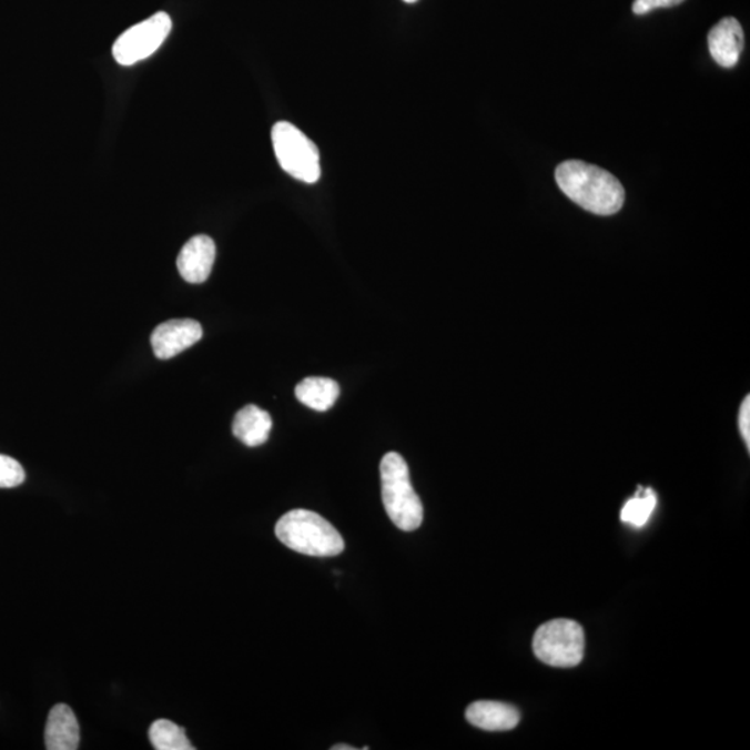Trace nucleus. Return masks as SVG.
<instances>
[{
    "label": "nucleus",
    "instance_id": "aec40b11",
    "mask_svg": "<svg viewBox=\"0 0 750 750\" xmlns=\"http://www.w3.org/2000/svg\"><path fill=\"white\" fill-rule=\"evenodd\" d=\"M404 2H406V3H416L417 0H404Z\"/></svg>",
    "mask_w": 750,
    "mask_h": 750
},
{
    "label": "nucleus",
    "instance_id": "20e7f679",
    "mask_svg": "<svg viewBox=\"0 0 750 750\" xmlns=\"http://www.w3.org/2000/svg\"><path fill=\"white\" fill-rule=\"evenodd\" d=\"M272 141L281 169L294 179L316 184L322 176L318 149L312 140L288 121L273 126Z\"/></svg>",
    "mask_w": 750,
    "mask_h": 750
},
{
    "label": "nucleus",
    "instance_id": "39448f33",
    "mask_svg": "<svg viewBox=\"0 0 750 750\" xmlns=\"http://www.w3.org/2000/svg\"><path fill=\"white\" fill-rule=\"evenodd\" d=\"M533 649L543 663L567 669L581 663L586 652V636L576 621L551 620L535 632Z\"/></svg>",
    "mask_w": 750,
    "mask_h": 750
},
{
    "label": "nucleus",
    "instance_id": "9b49d317",
    "mask_svg": "<svg viewBox=\"0 0 750 750\" xmlns=\"http://www.w3.org/2000/svg\"><path fill=\"white\" fill-rule=\"evenodd\" d=\"M45 743L48 750H75L79 748V720L68 705H57L49 711Z\"/></svg>",
    "mask_w": 750,
    "mask_h": 750
},
{
    "label": "nucleus",
    "instance_id": "7ed1b4c3",
    "mask_svg": "<svg viewBox=\"0 0 750 750\" xmlns=\"http://www.w3.org/2000/svg\"><path fill=\"white\" fill-rule=\"evenodd\" d=\"M379 473L385 511L402 531H416L423 524L424 510L413 488L406 460L396 452H389L383 457Z\"/></svg>",
    "mask_w": 750,
    "mask_h": 750
},
{
    "label": "nucleus",
    "instance_id": "423d86ee",
    "mask_svg": "<svg viewBox=\"0 0 750 750\" xmlns=\"http://www.w3.org/2000/svg\"><path fill=\"white\" fill-rule=\"evenodd\" d=\"M171 27L173 23L170 16L164 12L153 14L142 23L131 27L114 42L115 62L132 65L152 57L169 37Z\"/></svg>",
    "mask_w": 750,
    "mask_h": 750
},
{
    "label": "nucleus",
    "instance_id": "a211bd4d",
    "mask_svg": "<svg viewBox=\"0 0 750 750\" xmlns=\"http://www.w3.org/2000/svg\"><path fill=\"white\" fill-rule=\"evenodd\" d=\"M739 429H741V435L747 444L748 449L750 448V398L747 396V399L743 401L741 406V412H739Z\"/></svg>",
    "mask_w": 750,
    "mask_h": 750
},
{
    "label": "nucleus",
    "instance_id": "6ab92c4d",
    "mask_svg": "<svg viewBox=\"0 0 750 750\" xmlns=\"http://www.w3.org/2000/svg\"><path fill=\"white\" fill-rule=\"evenodd\" d=\"M333 750H355V748L347 747V744H344V743H339V744H335V747H333Z\"/></svg>",
    "mask_w": 750,
    "mask_h": 750
},
{
    "label": "nucleus",
    "instance_id": "9d476101",
    "mask_svg": "<svg viewBox=\"0 0 750 750\" xmlns=\"http://www.w3.org/2000/svg\"><path fill=\"white\" fill-rule=\"evenodd\" d=\"M466 719L472 726L485 731H510L520 722V711L515 706L478 700L468 706Z\"/></svg>",
    "mask_w": 750,
    "mask_h": 750
},
{
    "label": "nucleus",
    "instance_id": "0eeeda50",
    "mask_svg": "<svg viewBox=\"0 0 750 750\" xmlns=\"http://www.w3.org/2000/svg\"><path fill=\"white\" fill-rule=\"evenodd\" d=\"M203 335L202 325L191 318H174L154 328L152 347L154 355L163 361L180 355L194 346Z\"/></svg>",
    "mask_w": 750,
    "mask_h": 750
},
{
    "label": "nucleus",
    "instance_id": "f8f14e48",
    "mask_svg": "<svg viewBox=\"0 0 750 750\" xmlns=\"http://www.w3.org/2000/svg\"><path fill=\"white\" fill-rule=\"evenodd\" d=\"M273 428V418L266 411L255 405H247L236 413L233 433L242 444L255 448L267 443Z\"/></svg>",
    "mask_w": 750,
    "mask_h": 750
},
{
    "label": "nucleus",
    "instance_id": "2eb2a0df",
    "mask_svg": "<svg viewBox=\"0 0 750 750\" xmlns=\"http://www.w3.org/2000/svg\"><path fill=\"white\" fill-rule=\"evenodd\" d=\"M658 498L652 489L645 490L642 496H636L627 501L621 509V521L630 524L632 527L641 528L652 516Z\"/></svg>",
    "mask_w": 750,
    "mask_h": 750
},
{
    "label": "nucleus",
    "instance_id": "4468645a",
    "mask_svg": "<svg viewBox=\"0 0 750 750\" xmlns=\"http://www.w3.org/2000/svg\"><path fill=\"white\" fill-rule=\"evenodd\" d=\"M149 739L156 750H194L184 728L170 720H156L149 728Z\"/></svg>",
    "mask_w": 750,
    "mask_h": 750
},
{
    "label": "nucleus",
    "instance_id": "f3484780",
    "mask_svg": "<svg viewBox=\"0 0 750 750\" xmlns=\"http://www.w3.org/2000/svg\"><path fill=\"white\" fill-rule=\"evenodd\" d=\"M682 2L683 0H634L632 12L642 16L656 9L677 7Z\"/></svg>",
    "mask_w": 750,
    "mask_h": 750
},
{
    "label": "nucleus",
    "instance_id": "ddd939ff",
    "mask_svg": "<svg viewBox=\"0 0 750 750\" xmlns=\"http://www.w3.org/2000/svg\"><path fill=\"white\" fill-rule=\"evenodd\" d=\"M339 384L324 377H307L295 388L297 401L317 412L331 409L339 398Z\"/></svg>",
    "mask_w": 750,
    "mask_h": 750
},
{
    "label": "nucleus",
    "instance_id": "f03ea898",
    "mask_svg": "<svg viewBox=\"0 0 750 750\" xmlns=\"http://www.w3.org/2000/svg\"><path fill=\"white\" fill-rule=\"evenodd\" d=\"M275 535L286 548L306 556H338L345 549L344 539L335 527L311 510L286 513L275 526Z\"/></svg>",
    "mask_w": 750,
    "mask_h": 750
},
{
    "label": "nucleus",
    "instance_id": "f257e3e1",
    "mask_svg": "<svg viewBox=\"0 0 750 750\" xmlns=\"http://www.w3.org/2000/svg\"><path fill=\"white\" fill-rule=\"evenodd\" d=\"M555 179L562 194L598 216H611L625 205L621 182L598 165L569 160L556 169Z\"/></svg>",
    "mask_w": 750,
    "mask_h": 750
},
{
    "label": "nucleus",
    "instance_id": "1a4fd4ad",
    "mask_svg": "<svg viewBox=\"0 0 750 750\" xmlns=\"http://www.w3.org/2000/svg\"><path fill=\"white\" fill-rule=\"evenodd\" d=\"M708 42L710 54L716 62L722 68L731 69L737 65L743 51L742 27L737 19H722L710 30Z\"/></svg>",
    "mask_w": 750,
    "mask_h": 750
},
{
    "label": "nucleus",
    "instance_id": "6e6552de",
    "mask_svg": "<svg viewBox=\"0 0 750 750\" xmlns=\"http://www.w3.org/2000/svg\"><path fill=\"white\" fill-rule=\"evenodd\" d=\"M216 261V245L211 236L196 235L182 247L176 267L181 277L190 284H202L212 273Z\"/></svg>",
    "mask_w": 750,
    "mask_h": 750
},
{
    "label": "nucleus",
    "instance_id": "dca6fc26",
    "mask_svg": "<svg viewBox=\"0 0 750 750\" xmlns=\"http://www.w3.org/2000/svg\"><path fill=\"white\" fill-rule=\"evenodd\" d=\"M26 472L13 457L0 455V488H14L23 484Z\"/></svg>",
    "mask_w": 750,
    "mask_h": 750
}]
</instances>
